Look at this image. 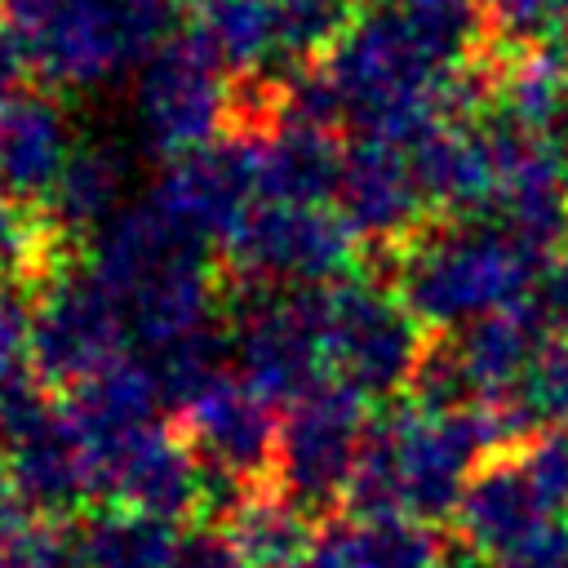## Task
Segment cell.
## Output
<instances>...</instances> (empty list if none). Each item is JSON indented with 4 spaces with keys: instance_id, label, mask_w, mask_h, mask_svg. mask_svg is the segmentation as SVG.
Instances as JSON below:
<instances>
[{
    "instance_id": "cell-1",
    "label": "cell",
    "mask_w": 568,
    "mask_h": 568,
    "mask_svg": "<svg viewBox=\"0 0 568 568\" xmlns=\"http://www.w3.org/2000/svg\"><path fill=\"white\" fill-rule=\"evenodd\" d=\"M501 439H510V430L493 404L457 413L422 408L417 399L395 404L373 417L364 435L346 506L351 515H399L417 524L448 519L457 515L475 470L497 457Z\"/></svg>"
},
{
    "instance_id": "cell-2",
    "label": "cell",
    "mask_w": 568,
    "mask_h": 568,
    "mask_svg": "<svg viewBox=\"0 0 568 568\" xmlns=\"http://www.w3.org/2000/svg\"><path fill=\"white\" fill-rule=\"evenodd\" d=\"M84 266L106 284L124 311L129 337L146 355L213 333L217 271L209 262V244L178 231L151 200L124 204L89 240Z\"/></svg>"
},
{
    "instance_id": "cell-3",
    "label": "cell",
    "mask_w": 568,
    "mask_h": 568,
    "mask_svg": "<svg viewBox=\"0 0 568 568\" xmlns=\"http://www.w3.org/2000/svg\"><path fill=\"white\" fill-rule=\"evenodd\" d=\"M546 262L493 217H457L404 244L395 288L426 328L457 333L484 315L524 306Z\"/></svg>"
},
{
    "instance_id": "cell-4",
    "label": "cell",
    "mask_w": 568,
    "mask_h": 568,
    "mask_svg": "<svg viewBox=\"0 0 568 568\" xmlns=\"http://www.w3.org/2000/svg\"><path fill=\"white\" fill-rule=\"evenodd\" d=\"M320 324L328 373L355 386L364 399L413 386V373L430 346L426 324L404 306V297L359 275L320 288Z\"/></svg>"
},
{
    "instance_id": "cell-5",
    "label": "cell",
    "mask_w": 568,
    "mask_h": 568,
    "mask_svg": "<svg viewBox=\"0 0 568 568\" xmlns=\"http://www.w3.org/2000/svg\"><path fill=\"white\" fill-rule=\"evenodd\" d=\"M133 120L155 155H191L235 129V80L200 49L191 31H178L138 62Z\"/></svg>"
},
{
    "instance_id": "cell-6",
    "label": "cell",
    "mask_w": 568,
    "mask_h": 568,
    "mask_svg": "<svg viewBox=\"0 0 568 568\" xmlns=\"http://www.w3.org/2000/svg\"><path fill=\"white\" fill-rule=\"evenodd\" d=\"M235 373L266 399L293 408L328 382V351L320 324V288H248L231 324Z\"/></svg>"
},
{
    "instance_id": "cell-7",
    "label": "cell",
    "mask_w": 568,
    "mask_h": 568,
    "mask_svg": "<svg viewBox=\"0 0 568 568\" xmlns=\"http://www.w3.org/2000/svg\"><path fill=\"white\" fill-rule=\"evenodd\" d=\"M226 262L248 288H328L351 275L355 235L328 204H257L226 240Z\"/></svg>"
},
{
    "instance_id": "cell-8",
    "label": "cell",
    "mask_w": 568,
    "mask_h": 568,
    "mask_svg": "<svg viewBox=\"0 0 568 568\" xmlns=\"http://www.w3.org/2000/svg\"><path fill=\"white\" fill-rule=\"evenodd\" d=\"M129 324L89 266H53L31 311V368L49 386L75 390L129 351Z\"/></svg>"
},
{
    "instance_id": "cell-9",
    "label": "cell",
    "mask_w": 568,
    "mask_h": 568,
    "mask_svg": "<svg viewBox=\"0 0 568 568\" xmlns=\"http://www.w3.org/2000/svg\"><path fill=\"white\" fill-rule=\"evenodd\" d=\"M368 426H373L368 399L355 386L337 377L320 382L311 395L284 408L280 448H275L280 493H288L302 510H320L346 497Z\"/></svg>"
},
{
    "instance_id": "cell-10",
    "label": "cell",
    "mask_w": 568,
    "mask_h": 568,
    "mask_svg": "<svg viewBox=\"0 0 568 568\" xmlns=\"http://www.w3.org/2000/svg\"><path fill=\"white\" fill-rule=\"evenodd\" d=\"M4 479L40 515H67L98 501V444L71 413L40 395H22L4 422Z\"/></svg>"
},
{
    "instance_id": "cell-11",
    "label": "cell",
    "mask_w": 568,
    "mask_h": 568,
    "mask_svg": "<svg viewBox=\"0 0 568 568\" xmlns=\"http://www.w3.org/2000/svg\"><path fill=\"white\" fill-rule=\"evenodd\" d=\"M151 204L191 240L226 244L240 231V222L262 204L253 133H226L213 146L164 160Z\"/></svg>"
},
{
    "instance_id": "cell-12",
    "label": "cell",
    "mask_w": 568,
    "mask_h": 568,
    "mask_svg": "<svg viewBox=\"0 0 568 568\" xmlns=\"http://www.w3.org/2000/svg\"><path fill=\"white\" fill-rule=\"evenodd\" d=\"M4 18L27 36L36 75L49 89H102L138 62L111 0H27Z\"/></svg>"
},
{
    "instance_id": "cell-13",
    "label": "cell",
    "mask_w": 568,
    "mask_h": 568,
    "mask_svg": "<svg viewBox=\"0 0 568 568\" xmlns=\"http://www.w3.org/2000/svg\"><path fill=\"white\" fill-rule=\"evenodd\" d=\"M98 501L178 524L204 506V466L186 439L151 422L98 444Z\"/></svg>"
},
{
    "instance_id": "cell-14",
    "label": "cell",
    "mask_w": 568,
    "mask_h": 568,
    "mask_svg": "<svg viewBox=\"0 0 568 568\" xmlns=\"http://www.w3.org/2000/svg\"><path fill=\"white\" fill-rule=\"evenodd\" d=\"M453 519L475 559L501 564V559L555 537L568 515L546 497V488L528 470L519 444H510L475 470Z\"/></svg>"
},
{
    "instance_id": "cell-15",
    "label": "cell",
    "mask_w": 568,
    "mask_h": 568,
    "mask_svg": "<svg viewBox=\"0 0 568 568\" xmlns=\"http://www.w3.org/2000/svg\"><path fill=\"white\" fill-rule=\"evenodd\" d=\"M333 204L351 235L364 244H413L430 209L408 146L377 138H359L355 146H346Z\"/></svg>"
},
{
    "instance_id": "cell-16",
    "label": "cell",
    "mask_w": 568,
    "mask_h": 568,
    "mask_svg": "<svg viewBox=\"0 0 568 568\" xmlns=\"http://www.w3.org/2000/svg\"><path fill=\"white\" fill-rule=\"evenodd\" d=\"M271 408L275 404H266L240 373H217L182 408L186 444L195 448V457L209 475H222V479L248 488V479H257L266 466H275L280 426H275Z\"/></svg>"
},
{
    "instance_id": "cell-17",
    "label": "cell",
    "mask_w": 568,
    "mask_h": 568,
    "mask_svg": "<svg viewBox=\"0 0 568 568\" xmlns=\"http://www.w3.org/2000/svg\"><path fill=\"white\" fill-rule=\"evenodd\" d=\"M75 155L71 120L53 93L27 89L0 106V195L13 204H44L67 160Z\"/></svg>"
},
{
    "instance_id": "cell-18",
    "label": "cell",
    "mask_w": 568,
    "mask_h": 568,
    "mask_svg": "<svg viewBox=\"0 0 568 568\" xmlns=\"http://www.w3.org/2000/svg\"><path fill=\"white\" fill-rule=\"evenodd\" d=\"M475 399L484 404H501L519 377L532 368V359L541 355V346L550 342L541 315L532 311V302L524 306H510V311H497V315H484L457 333H444Z\"/></svg>"
},
{
    "instance_id": "cell-19",
    "label": "cell",
    "mask_w": 568,
    "mask_h": 568,
    "mask_svg": "<svg viewBox=\"0 0 568 568\" xmlns=\"http://www.w3.org/2000/svg\"><path fill=\"white\" fill-rule=\"evenodd\" d=\"M257 146V195L266 204H328L342 182L346 151L328 138V129L311 124H271L253 133Z\"/></svg>"
},
{
    "instance_id": "cell-20",
    "label": "cell",
    "mask_w": 568,
    "mask_h": 568,
    "mask_svg": "<svg viewBox=\"0 0 568 568\" xmlns=\"http://www.w3.org/2000/svg\"><path fill=\"white\" fill-rule=\"evenodd\" d=\"M124 182H129V160L120 146L111 142L75 146L58 186L44 200V226L58 240V248L75 240H93L124 209Z\"/></svg>"
},
{
    "instance_id": "cell-21",
    "label": "cell",
    "mask_w": 568,
    "mask_h": 568,
    "mask_svg": "<svg viewBox=\"0 0 568 568\" xmlns=\"http://www.w3.org/2000/svg\"><path fill=\"white\" fill-rule=\"evenodd\" d=\"M186 31L231 80L284 71L271 0H186Z\"/></svg>"
},
{
    "instance_id": "cell-22",
    "label": "cell",
    "mask_w": 568,
    "mask_h": 568,
    "mask_svg": "<svg viewBox=\"0 0 568 568\" xmlns=\"http://www.w3.org/2000/svg\"><path fill=\"white\" fill-rule=\"evenodd\" d=\"M439 541L399 515H346L315 532L306 568H435Z\"/></svg>"
},
{
    "instance_id": "cell-23",
    "label": "cell",
    "mask_w": 568,
    "mask_h": 568,
    "mask_svg": "<svg viewBox=\"0 0 568 568\" xmlns=\"http://www.w3.org/2000/svg\"><path fill=\"white\" fill-rule=\"evenodd\" d=\"M67 404L98 444L115 439L124 430L151 426V422H160V408H169L151 359H129V355L120 364L102 368L98 377H89L84 386H75Z\"/></svg>"
},
{
    "instance_id": "cell-24",
    "label": "cell",
    "mask_w": 568,
    "mask_h": 568,
    "mask_svg": "<svg viewBox=\"0 0 568 568\" xmlns=\"http://www.w3.org/2000/svg\"><path fill=\"white\" fill-rule=\"evenodd\" d=\"M226 537L248 559V568H306L311 564V546H315L306 510L280 488L248 493L231 510Z\"/></svg>"
},
{
    "instance_id": "cell-25",
    "label": "cell",
    "mask_w": 568,
    "mask_h": 568,
    "mask_svg": "<svg viewBox=\"0 0 568 568\" xmlns=\"http://www.w3.org/2000/svg\"><path fill=\"white\" fill-rule=\"evenodd\" d=\"M173 524L138 515V510H98L80 524V559L84 568H169L178 555Z\"/></svg>"
},
{
    "instance_id": "cell-26",
    "label": "cell",
    "mask_w": 568,
    "mask_h": 568,
    "mask_svg": "<svg viewBox=\"0 0 568 568\" xmlns=\"http://www.w3.org/2000/svg\"><path fill=\"white\" fill-rule=\"evenodd\" d=\"M493 408L515 444L532 435H568V337H550L519 386Z\"/></svg>"
},
{
    "instance_id": "cell-27",
    "label": "cell",
    "mask_w": 568,
    "mask_h": 568,
    "mask_svg": "<svg viewBox=\"0 0 568 568\" xmlns=\"http://www.w3.org/2000/svg\"><path fill=\"white\" fill-rule=\"evenodd\" d=\"M271 4H275L280 62L288 71L328 58L359 18V0H271Z\"/></svg>"
},
{
    "instance_id": "cell-28",
    "label": "cell",
    "mask_w": 568,
    "mask_h": 568,
    "mask_svg": "<svg viewBox=\"0 0 568 568\" xmlns=\"http://www.w3.org/2000/svg\"><path fill=\"white\" fill-rule=\"evenodd\" d=\"M0 568H84V559H80V528L58 519V515L27 519L4 541Z\"/></svg>"
},
{
    "instance_id": "cell-29",
    "label": "cell",
    "mask_w": 568,
    "mask_h": 568,
    "mask_svg": "<svg viewBox=\"0 0 568 568\" xmlns=\"http://www.w3.org/2000/svg\"><path fill=\"white\" fill-rule=\"evenodd\" d=\"M111 9L120 18L138 62L146 53H155L164 40H173L182 18H186V0H111Z\"/></svg>"
},
{
    "instance_id": "cell-30",
    "label": "cell",
    "mask_w": 568,
    "mask_h": 568,
    "mask_svg": "<svg viewBox=\"0 0 568 568\" xmlns=\"http://www.w3.org/2000/svg\"><path fill=\"white\" fill-rule=\"evenodd\" d=\"M31 311L0 280V386L22 382V359H31Z\"/></svg>"
},
{
    "instance_id": "cell-31",
    "label": "cell",
    "mask_w": 568,
    "mask_h": 568,
    "mask_svg": "<svg viewBox=\"0 0 568 568\" xmlns=\"http://www.w3.org/2000/svg\"><path fill=\"white\" fill-rule=\"evenodd\" d=\"M169 568H248V559L235 550V541L226 532L200 528V532L178 541V555Z\"/></svg>"
},
{
    "instance_id": "cell-32",
    "label": "cell",
    "mask_w": 568,
    "mask_h": 568,
    "mask_svg": "<svg viewBox=\"0 0 568 568\" xmlns=\"http://www.w3.org/2000/svg\"><path fill=\"white\" fill-rule=\"evenodd\" d=\"M528 302L541 315L550 337H568V257L564 262H546V271L537 275V288H532Z\"/></svg>"
},
{
    "instance_id": "cell-33",
    "label": "cell",
    "mask_w": 568,
    "mask_h": 568,
    "mask_svg": "<svg viewBox=\"0 0 568 568\" xmlns=\"http://www.w3.org/2000/svg\"><path fill=\"white\" fill-rule=\"evenodd\" d=\"M31 71H36V62H31L27 36L9 18H0V106H9L13 98L27 93V75Z\"/></svg>"
},
{
    "instance_id": "cell-34",
    "label": "cell",
    "mask_w": 568,
    "mask_h": 568,
    "mask_svg": "<svg viewBox=\"0 0 568 568\" xmlns=\"http://www.w3.org/2000/svg\"><path fill=\"white\" fill-rule=\"evenodd\" d=\"M27 519H22V497H18V488L9 484V479H0V550H4V541L22 528Z\"/></svg>"
},
{
    "instance_id": "cell-35",
    "label": "cell",
    "mask_w": 568,
    "mask_h": 568,
    "mask_svg": "<svg viewBox=\"0 0 568 568\" xmlns=\"http://www.w3.org/2000/svg\"><path fill=\"white\" fill-rule=\"evenodd\" d=\"M435 568H479V564H435Z\"/></svg>"
},
{
    "instance_id": "cell-36",
    "label": "cell",
    "mask_w": 568,
    "mask_h": 568,
    "mask_svg": "<svg viewBox=\"0 0 568 568\" xmlns=\"http://www.w3.org/2000/svg\"><path fill=\"white\" fill-rule=\"evenodd\" d=\"M564 546H568V519H564Z\"/></svg>"
}]
</instances>
